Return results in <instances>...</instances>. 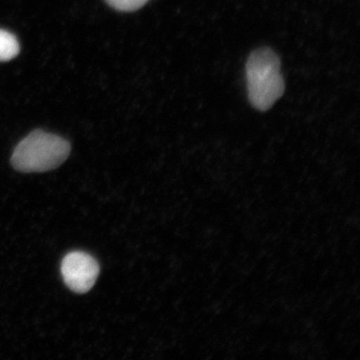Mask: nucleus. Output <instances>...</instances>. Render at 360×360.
Here are the masks:
<instances>
[{
  "label": "nucleus",
  "mask_w": 360,
  "mask_h": 360,
  "mask_svg": "<svg viewBox=\"0 0 360 360\" xmlns=\"http://www.w3.org/2000/svg\"><path fill=\"white\" fill-rule=\"evenodd\" d=\"M70 142L58 135L34 130L14 149L11 165L21 172H44L63 165L70 155Z\"/></svg>",
  "instance_id": "1"
},
{
  "label": "nucleus",
  "mask_w": 360,
  "mask_h": 360,
  "mask_svg": "<svg viewBox=\"0 0 360 360\" xmlns=\"http://www.w3.org/2000/svg\"><path fill=\"white\" fill-rule=\"evenodd\" d=\"M61 274L70 290L86 293L96 283L99 264L91 255L82 251H73L63 258Z\"/></svg>",
  "instance_id": "3"
},
{
  "label": "nucleus",
  "mask_w": 360,
  "mask_h": 360,
  "mask_svg": "<svg viewBox=\"0 0 360 360\" xmlns=\"http://www.w3.org/2000/svg\"><path fill=\"white\" fill-rule=\"evenodd\" d=\"M248 97L257 110H269L283 96L284 80L281 60L274 51L260 49L253 51L246 63Z\"/></svg>",
  "instance_id": "2"
},
{
  "label": "nucleus",
  "mask_w": 360,
  "mask_h": 360,
  "mask_svg": "<svg viewBox=\"0 0 360 360\" xmlns=\"http://www.w3.org/2000/svg\"><path fill=\"white\" fill-rule=\"evenodd\" d=\"M20 51V44L15 35L0 30V63L11 60L18 56Z\"/></svg>",
  "instance_id": "4"
},
{
  "label": "nucleus",
  "mask_w": 360,
  "mask_h": 360,
  "mask_svg": "<svg viewBox=\"0 0 360 360\" xmlns=\"http://www.w3.org/2000/svg\"><path fill=\"white\" fill-rule=\"evenodd\" d=\"M108 6L116 9V11L130 13L141 8L144 4H148V0H105Z\"/></svg>",
  "instance_id": "5"
}]
</instances>
